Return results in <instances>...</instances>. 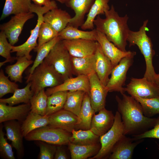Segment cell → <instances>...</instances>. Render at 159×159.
Returning <instances> with one entry per match:
<instances>
[{"mask_svg": "<svg viewBox=\"0 0 159 159\" xmlns=\"http://www.w3.org/2000/svg\"><path fill=\"white\" fill-rule=\"evenodd\" d=\"M88 77L91 104L95 112H98L105 107L106 97L109 92L95 72L90 75Z\"/></svg>", "mask_w": 159, "mask_h": 159, "instance_id": "obj_12", "label": "cell"}, {"mask_svg": "<svg viewBox=\"0 0 159 159\" xmlns=\"http://www.w3.org/2000/svg\"><path fill=\"white\" fill-rule=\"evenodd\" d=\"M64 130L48 125L35 129L24 138L27 141H41L57 145L68 144L71 136Z\"/></svg>", "mask_w": 159, "mask_h": 159, "instance_id": "obj_8", "label": "cell"}, {"mask_svg": "<svg viewBox=\"0 0 159 159\" xmlns=\"http://www.w3.org/2000/svg\"><path fill=\"white\" fill-rule=\"evenodd\" d=\"M61 39L58 36L43 45L37 52V54L33 64L29 70V74H32L35 68L42 63L56 44Z\"/></svg>", "mask_w": 159, "mask_h": 159, "instance_id": "obj_38", "label": "cell"}, {"mask_svg": "<svg viewBox=\"0 0 159 159\" xmlns=\"http://www.w3.org/2000/svg\"><path fill=\"white\" fill-rule=\"evenodd\" d=\"M148 21V20H145L138 31L130 30L127 41L129 43V47L135 45L138 47L144 57L145 62L146 69L143 77L149 82L154 83V78L156 73L153 64V60L155 52L153 49L151 39L146 34V31L148 30L147 27Z\"/></svg>", "mask_w": 159, "mask_h": 159, "instance_id": "obj_3", "label": "cell"}, {"mask_svg": "<svg viewBox=\"0 0 159 159\" xmlns=\"http://www.w3.org/2000/svg\"><path fill=\"white\" fill-rule=\"evenodd\" d=\"M72 18L68 12L57 7L45 14L43 19L44 22L48 24L59 33L67 26Z\"/></svg>", "mask_w": 159, "mask_h": 159, "instance_id": "obj_23", "label": "cell"}, {"mask_svg": "<svg viewBox=\"0 0 159 159\" xmlns=\"http://www.w3.org/2000/svg\"><path fill=\"white\" fill-rule=\"evenodd\" d=\"M109 0H95L89 12L87 18L80 27L83 30H93L94 29V22L96 17L109 10L110 8L108 4Z\"/></svg>", "mask_w": 159, "mask_h": 159, "instance_id": "obj_27", "label": "cell"}, {"mask_svg": "<svg viewBox=\"0 0 159 159\" xmlns=\"http://www.w3.org/2000/svg\"><path fill=\"white\" fill-rule=\"evenodd\" d=\"M30 111V103L13 106L0 102V123L12 120L22 122Z\"/></svg>", "mask_w": 159, "mask_h": 159, "instance_id": "obj_22", "label": "cell"}, {"mask_svg": "<svg viewBox=\"0 0 159 159\" xmlns=\"http://www.w3.org/2000/svg\"><path fill=\"white\" fill-rule=\"evenodd\" d=\"M125 90L133 97L149 99L159 97V87L144 77L142 78H131Z\"/></svg>", "mask_w": 159, "mask_h": 159, "instance_id": "obj_11", "label": "cell"}, {"mask_svg": "<svg viewBox=\"0 0 159 159\" xmlns=\"http://www.w3.org/2000/svg\"><path fill=\"white\" fill-rule=\"evenodd\" d=\"M57 4L50 6H40L32 4L30 12L35 13L37 15V24L35 28L30 31V35L23 44L18 46H12L11 52H16V57L25 56L31 60L32 56L31 52L38 45L37 40L40 26L43 21V16L46 13L54 9L57 8Z\"/></svg>", "mask_w": 159, "mask_h": 159, "instance_id": "obj_5", "label": "cell"}, {"mask_svg": "<svg viewBox=\"0 0 159 159\" xmlns=\"http://www.w3.org/2000/svg\"><path fill=\"white\" fill-rule=\"evenodd\" d=\"M71 61L73 75L89 76L95 72L94 54L80 57L71 56Z\"/></svg>", "mask_w": 159, "mask_h": 159, "instance_id": "obj_24", "label": "cell"}, {"mask_svg": "<svg viewBox=\"0 0 159 159\" xmlns=\"http://www.w3.org/2000/svg\"><path fill=\"white\" fill-rule=\"evenodd\" d=\"M81 90L87 93L89 95L90 84L88 76L79 75L72 77L65 80L61 84L56 87L48 88L45 92L48 96L52 94L61 91Z\"/></svg>", "mask_w": 159, "mask_h": 159, "instance_id": "obj_15", "label": "cell"}, {"mask_svg": "<svg viewBox=\"0 0 159 159\" xmlns=\"http://www.w3.org/2000/svg\"><path fill=\"white\" fill-rule=\"evenodd\" d=\"M67 92L58 91L48 96L46 115L49 116L63 109Z\"/></svg>", "mask_w": 159, "mask_h": 159, "instance_id": "obj_35", "label": "cell"}, {"mask_svg": "<svg viewBox=\"0 0 159 159\" xmlns=\"http://www.w3.org/2000/svg\"><path fill=\"white\" fill-rule=\"evenodd\" d=\"M58 34L50 25L43 21L39 30L38 45L34 50V51L37 52L44 44L57 36Z\"/></svg>", "mask_w": 159, "mask_h": 159, "instance_id": "obj_39", "label": "cell"}, {"mask_svg": "<svg viewBox=\"0 0 159 159\" xmlns=\"http://www.w3.org/2000/svg\"><path fill=\"white\" fill-rule=\"evenodd\" d=\"M60 146L57 147L54 158L55 159H67V155L65 151Z\"/></svg>", "mask_w": 159, "mask_h": 159, "instance_id": "obj_45", "label": "cell"}, {"mask_svg": "<svg viewBox=\"0 0 159 159\" xmlns=\"http://www.w3.org/2000/svg\"><path fill=\"white\" fill-rule=\"evenodd\" d=\"M95 0H67L66 6L72 9L75 15L68 24L78 28L81 27L85 22V16L89 12Z\"/></svg>", "mask_w": 159, "mask_h": 159, "instance_id": "obj_19", "label": "cell"}, {"mask_svg": "<svg viewBox=\"0 0 159 159\" xmlns=\"http://www.w3.org/2000/svg\"><path fill=\"white\" fill-rule=\"evenodd\" d=\"M59 3L63 4L65 3L67 0H55Z\"/></svg>", "mask_w": 159, "mask_h": 159, "instance_id": "obj_48", "label": "cell"}, {"mask_svg": "<svg viewBox=\"0 0 159 159\" xmlns=\"http://www.w3.org/2000/svg\"><path fill=\"white\" fill-rule=\"evenodd\" d=\"M94 55L95 72L102 83L106 86L114 67L110 59L104 53L100 44L97 42Z\"/></svg>", "mask_w": 159, "mask_h": 159, "instance_id": "obj_18", "label": "cell"}, {"mask_svg": "<svg viewBox=\"0 0 159 159\" xmlns=\"http://www.w3.org/2000/svg\"><path fill=\"white\" fill-rule=\"evenodd\" d=\"M2 124L0 126V155L1 157L6 159L15 158L11 146L7 142L4 137Z\"/></svg>", "mask_w": 159, "mask_h": 159, "instance_id": "obj_42", "label": "cell"}, {"mask_svg": "<svg viewBox=\"0 0 159 159\" xmlns=\"http://www.w3.org/2000/svg\"><path fill=\"white\" fill-rule=\"evenodd\" d=\"M31 0H5L0 20L11 14L30 12Z\"/></svg>", "mask_w": 159, "mask_h": 159, "instance_id": "obj_28", "label": "cell"}, {"mask_svg": "<svg viewBox=\"0 0 159 159\" xmlns=\"http://www.w3.org/2000/svg\"><path fill=\"white\" fill-rule=\"evenodd\" d=\"M34 4L40 6H50L57 4L54 0H32Z\"/></svg>", "mask_w": 159, "mask_h": 159, "instance_id": "obj_46", "label": "cell"}, {"mask_svg": "<svg viewBox=\"0 0 159 159\" xmlns=\"http://www.w3.org/2000/svg\"><path fill=\"white\" fill-rule=\"evenodd\" d=\"M39 146L40 152L38 156L39 159H52L57 149L54 144H51L41 141H36Z\"/></svg>", "mask_w": 159, "mask_h": 159, "instance_id": "obj_43", "label": "cell"}, {"mask_svg": "<svg viewBox=\"0 0 159 159\" xmlns=\"http://www.w3.org/2000/svg\"><path fill=\"white\" fill-rule=\"evenodd\" d=\"M49 122V116L41 115L30 111L21 124L24 137L35 129L48 125Z\"/></svg>", "mask_w": 159, "mask_h": 159, "instance_id": "obj_25", "label": "cell"}, {"mask_svg": "<svg viewBox=\"0 0 159 159\" xmlns=\"http://www.w3.org/2000/svg\"><path fill=\"white\" fill-rule=\"evenodd\" d=\"M96 29L85 31L79 29L69 25L58 33V36L61 40H72L84 39L96 41Z\"/></svg>", "mask_w": 159, "mask_h": 159, "instance_id": "obj_29", "label": "cell"}, {"mask_svg": "<svg viewBox=\"0 0 159 159\" xmlns=\"http://www.w3.org/2000/svg\"><path fill=\"white\" fill-rule=\"evenodd\" d=\"M9 77L5 75L2 69L0 71V98L9 93H14L18 89V85L10 81Z\"/></svg>", "mask_w": 159, "mask_h": 159, "instance_id": "obj_41", "label": "cell"}, {"mask_svg": "<svg viewBox=\"0 0 159 159\" xmlns=\"http://www.w3.org/2000/svg\"><path fill=\"white\" fill-rule=\"evenodd\" d=\"M124 127L121 116L117 111L115 115L113 125L106 133L100 136L101 148L98 152L90 159L105 158L111 153L117 142L123 135Z\"/></svg>", "mask_w": 159, "mask_h": 159, "instance_id": "obj_7", "label": "cell"}, {"mask_svg": "<svg viewBox=\"0 0 159 159\" xmlns=\"http://www.w3.org/2000/svg\"><path fill=\"white\" fill-rule=\"evenodd\" d=\"M135 140L145 138H154L159 139V116L156 119L155 123L152 128L142 133L132 135Z\"/></svg>", "mask_w": 159, "mask_h": 159, "instance_id": "obj_44", "label": "cell"}, {"mask_svg": "<svg viewBox=\"0 0 159 159\" xmlns=\"http://www.w3.org/2000/svg\"><path fill=\"white\" fill-rule=\"evenodd\" d=\"M85 93L81 90L68 91L63 109L73 113L78 117Z\"/></svg>", "mask_w": 159, "mask_h": 159, "instance_id": "obj_34", "label": "cell"}, {"mask_svg": "<svg viewBox=\"0 0 159 159\" xmlns=\"http://www.w3.org/2000/svg\"><path fill=\"white\" fill-rule=\"evenodd\" d=\"M123 135L114 146L110 155V159H131L135 148L143 141L137 140Z\"/></svg>", "mask_w": 159, "mask_h": 159, "instance_id": "obj_17", "label": "cell"}, {"mask_svg": "<svg viewBox=\"0 0 159 159\" xmlns=\"http://www.w3.org/2000/svg\"><path fill=\"white\" fill-rule=\"evenodd\" d=\"M33 13L29 12L14 15L8 22L0 25V30L4 33L12 45L14 46L18 42L25 23L34 16Z\"/></svg>", "mask_w": 159, "mask_h": 159, "instance_id": "obj_10", "label": "cell"}, {"mask_svg": "<svg viewBox=\"0 0 159 159\" xmlns=\"http://www.w3.org/2000/svg\"><path fill=\"white\" fill-rule=\"evenodd\" d=\"M48 125L71 132L79 123V117L73 113L62 109L49 116Z\"/></svg>", "mask_w": 159, "mask_h": 159, "instance_id": "obj_14", "label": "cell"}, {"mask_svg": "<svg viewBox=\"0 0 159 159\" xmlns=\"http://www.w3.org/2000/svg\"><path fill=\"white\" fill-rule=\"evenodd\" d=\"M72 159H85L96 155L100 149L101 145L98 144L87 145H78L70 142L69 143Z\"/></svg>", "mask_w": 159, "mask_h": 159, "instance_id": "obj_31", "label": "cell"}, {"mask_svg": "<svg viewBox=\"0 0 159 159\" xmlns=\"http://www.w3.org/2000/svg\"><path fill=\"white\" fill-rule=\"evenodd\" d=\"M154 81L155 84L159 87V73L156 74L155 77Z\"/></svg>", "mask_w": 159, "mask_h": 159, "instance_id": "obj_47", "label": "cell"}, {"mask_svg": "<svg viewBox=\"0 0 159 159\" xmlns=\"http://www.w3.org/2000/svg\"><path fill=\"white\" fill-rule=\"evenodd\" d=\"M136 52L122 58L113 68L111 76L106 87L109 92H117L121 94L125 92V85L127 72L132 65Z\"/></svg>", "mask_w": 159, "mask_h": 159, "instance_id": "obj_9", "label": "cell"}, {"mask_svg": "<svg viewBox=\"0 0 159 159\" xmlns=\"http://www.w3.org/2000/svg\"><path fill=\"white\" fill-rule=\"evenodd\" d=\"M141 105L144 115L151 117L159 114V97L149 99L134 97Z\"/></svg>", "mask_w": 159, "mask_h": 159, "instance_id": "obj_37", "label": "cell"}, {"mask_svg": "<svg viewBox=\"0 0 159 159\" xmlns=\"http://www.w3.org/2000/svg\"><path fill=\"white\" fill-rule=\"evenodd\" d=\"M121 94L122 98L116 95L115 100L124 127V134L137 135L153 128L156 118L145 116L141 105L134 97L125 93Z\"/></svg>", "mask_w": 159, "mask_h": 159, "instance_id": "obj_1", "label": "cell"}, {"mask_svg": "<svg viewBox=\"0 0 159 159\" xmlns=\"http://www.w3.org/2000/svg\"></svg>", "mask_w": 159, "mask_h": 159, "instance_id": "obj_49", "label": "cell"}, {"mask_svg": "<svg viewBox=\"0 0 159 159\" xmlns=\"http://www.w3.org/2000/svg\"><path fill=\"white\" fill-rule=\"evenodd\" d=\"M105 18L97 16L94 24L96 29L104 34L107 39L120 50L127 52V38L130 30L127 24L129 17L126 14L120 16L113 5L105 13Z\"/></svg>", "mask_w": 159, "mask_h": 159, "instance_id": "obj_2", "label": "cell"}, {"mask_svg": "<svg viewBox=\"0 0 159 159\" xmlns=\"http://www.w3.org/2000/svg\"><path fill=\"white\" fill-rule=\"evenodd\" d=\"M47 98L44 89L34 95L30 101L31 111L41 115H46Z\"/></svg>", "mask_w": 159, "mask_h": 159, "instance_id": "obj_36", "label": "cell"}, {"mask_svg": "<svg viewBox=\"0 0 159 159\" xmlns=\"http://www.w3.org/2000/svg\"><path fill=\"white\" fill-rule=\"evenodd\" d=\"M71 133L70 142L78 145H87L96 144L99 137L90 129L78 130L73 129Z\"/></svg>", "mask_w": 159, "mask_h": 159, "instance_id": "obj_33", "label": "cell"}, {"mask_svg": "<svg viewBox=\"0 0 159 159\" xmlns=\"http://www.w3.org/2000/svg\"><path fill=\"white\" fill-rule=\"evenodd\" d=\"M3 122L7 139L11 142L12 146L16 150L18 155L20 157H22L24 152L23 143L24 137L20 122L12 120Z\"/></svg>", "mask_w": 159, "mask_h": 159, "instance_id": "obj_21", "label": "cell"}, {"mask_svg": "<svg viewBox=\"0 0 159 159\" xmlns=\"http://www.w3.org/2000/svg\"><path fill=\"white\" fill-rule=\"evenodd\" d=\"M31 84L27 83L26 85L24 88L17 89L10 97L0 99V102L8 104L13 106L21 103H30V101L34 95L31 89Z\"/></svg>", "mask_w": 159, "mask_h": 159, "instance_id": "obj_32", "label": "cell"}, {"mask_svg": "<svg viewBox=\"0 0 159 159\" xmlns=\"http://www.w3.org/2000/svg\"><path fill=\"white\" fill-rule=\"evenodd\" d=\"M26 78V82H30L31 84V89L34 95L46 87L58 86L64 81L62 76L54 67L44 60Z\"/></svg>", "mask_w": 159, "mask_h": 159, "instance_id": "obj_4", "label": "cell"}, {"mask_svg": "<svg viewBox=\"0 0 159 159\" xmlns=\"http://www.w3.org/2000/svg\"><path fill=\"white\" fill-rule=\"evenodd\" d=\"M44 61L53 66L64 81L72 77L71 55L62 40L56 44Z\"/></svg>", "mask_w": 159, "mask_h": 159, "instance_id": "obj_6", "label": "cell"}, {"mask_svg": "<svg viewBox=\"0 0 159 159\" xmlns=\"http://www.w3.org/2000/svg\"><path fill=\"white\" fill-rule=\"evenodd\" d=\"M96 32V41L99 44L103 52L110 59L114 67L122 58L133 52L134 51H122L110 41L104 34L97 29Z\"/></svg>", "mask_w": 159, "mask_h": 159, "instance_id": "obj_16", "label": "cell"}, {"mask_svg": "<svg viewBox=\"0 0 159 159\" xmlns=\"http://www.w3.org/2000/svg\"><path fill=\"white\" fill-rule=\"evenodd\" d=\"M12 46V45L8 42L4 33L1 31L0 32V55L5 58L6 60L0 62V67L7 62H13L16 60V57H12L11 55Z\"/></svg>", "mask_w": 159, "mask_h": 159, "instance_id": "obj_40", "label": "cell"}, {"mask_svg": "<svg viewBox=\"0 0 159 159\" xmlns=\"http://www.w3.org/2000/svg\"><path fill=\"white\" fill-rule=\"evenodd\" d=\"M70 55L75 57H83L94 54L97 45L95 40L79 39L62 40Z\"/></svg>", "mask_w": 159, "mask_h": 159, "instance_id": "obj_13", "label": "cell"}, {"mask_svg": "<svg viewBox=\"0 0 159 159\" xmlns=\"http://www.w3.org/2000/svg\"><path fill=\"white\" fill-rule=\"evenodd\" d=\"M16 57V63L7 66L5 68V72L11 81L15 82L22 83L23 72L33 63L34 61L31 59H28L25 56Z\"/></svg>", "mask_w": 159, "mask_h": 159, "instance_id": "obj_26", "label": "cell"}, {"mask_svg": "<svg viewBox=\"0 0 159 159\" xmlns=\"http://www.w3.org/2000/svg\"><path fill=\"white\" fill-rule=\"evenodd\" d=\"M97 114L94 113L92 118L90 130L100 137L108 131L112 126L115 115L111 111L101 110Z\"/></svg>", "mask_w": 159, "mask_h": 159, "instance_id": "obj_20", "label": "cell"}, {"mask_svg": "<svg viewBox=\"0 0 159 159\" xmlns=\"http://www.w3.org/2000/svg\"><path fill=\"white\" fill-rule=\"evenodd\" d=\"M95 113L91 104L89 95L85 93L78 117L79 122L75 129H90L92 118Z\"/></svg>", "mask_w": 159, "mask_h": 159, "instance_id": "obj_30", "label": "cell"}]
</instances>
